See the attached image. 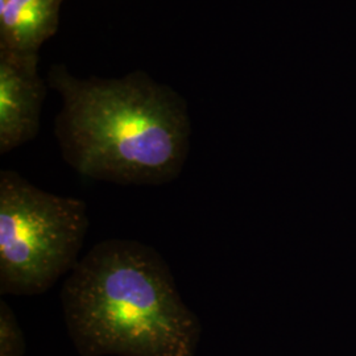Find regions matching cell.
I'll return each instance as SVG.
<instances>
[{"label": "cell", "instance_id": "cell-1", "mask_svg": "<svg viewBox=\"0 0 356 356\" xmlns=\"http://www.w3.org/2000/svg\"><path fill=\"white\" fill-rule=\"evenodd\" d=\"M67 334L81 356H195L201 321L169 264L129 239L95 244L61 289Z\"/></svg>", "mask_w": 356, "mask_h": 356}, {"label": "cell", "instance_id": "cell-2", "mask_svg": "<svg viewBox=\"0 0 356 356\" xmlns=\"http://www.w3.org/2000/svg\"><path fill=\"white\" fill-rule=\"evenodd\" d=\"M63 95L56 136L65 161L85 177L118 185H164L191 148L185 101L144 74L78 81L56 74Z\"/></svg>", "mask_w": 356, "mask_h": 356}, {"label": "cell", "instance_id": "cell-3", "mask_svg": "<svg viewBox=\"0 0 356 356\" xmlns=\"http://www.w3.org/2000/svg\"><path fill=\"white\" fill-rule=\"evenodd\" d=\"M89 229L85 201L0 172V294L29 297L70 273Z\"/></svg>", "mask_w": 356, "mask_h": 356}, {"label": "cell", "instance_id": "cell-4", "mask_svg": "<svg viewBox=\"0 0 356 356\" xmlns=\"http://www.w3.org/2000/svg\"><path fill=\"white\" fill-rule=\"evenodd\" d=\"M44 86L35 53H0V153L10 152L38 135Z\"/></svg>", "mask_w": 356, "mask_h": 356}, {"label": "cell", "instance_id": "cell-5", "mask_svg": "<svg viewBox=\"0 0 356 356\" xmlns=\"http://www.w3.org/2000/svg\"><path fill=\"white\" fill-rule=\"evenodd\" d=\"M61 0H0L1 49L35 53L58 23Z\"/></svg>", "mask_w": 356, "mask_h": 356}, {"label": "cell", "instance_id": "cell-6", "mask_svg": "<svg viewBox=\"0 0 356 356\" xmlns=\"http://www.w3.org/2000/svg\"><path fill=\"white\" fill-rule=\"evenodd\" d=\"M26 342L24 332L6 300H0V356H24Z\"/></svg>", "mask_w": 356, "mask_h": 356}]
</instances>
